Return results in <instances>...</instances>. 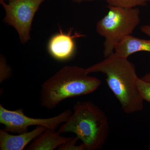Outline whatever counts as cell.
Returning <instances> with one entry per match:
<instances>
[{"instance_id": "6da1fadb", "label": "cell", "mask_w": 150, "mask_h": 150, "mask_svg": "<svg viewBox=\"0 0 150 150\" xmlns=\"http://www.w3.org/2000/svg\"><path fill=\"white\" fill-rule=\"evenodd\" d=\"M86 71L89 74L101 73L105 75L108 86L125 113L132 114L143 110L144 100L137 84L139 78L135 66L128 59L113 53L86 69Z\"/></svg>"}, {"instance_id": "7a4b0ae2", "label": "cell", "mask_w": 150, "mask_h": 150, "mask_svg": "<svg viewBox=\"0 0 150 150\" xmlns=\"http://www.w3.org/2000/svg\"><path fill=\"white\" fill-rule=\"evenodd\" d=\"M101 84V81L89 76L86 69L65 66L42 84L40 105L48 110H53L65 100L92 93Z\"/></svg>"}, {"instance_id": "3957f363", "label": "cell", "mask_w": 150, "mask_h": 150, "mask_svg": "<svg viewBox=\"0 0 150 150\" xmlns=\"http://www.w3.org/2000/svg\"><path fill=\"white\" fill-rule=\"evenodd\" d=\"M73 110L70 118L62 124L58 132L60 134H75L86 150L102 149L110 133V124L105 112L89 100L78 101L74 105Z\"/></svg>"}, {"instance_id": "277c9868", "label": "cell", "mask_w": 150, "mask_h": 150, "mask_svg": "<svg viewBox=\"0 0 150 150\" xmlns=\"http://www.w3.org/2000/svg\"><path fill=\"white\" fill-rule=\"evenodd\" d=\"M107 13L97 23L96 30L104 37L103 55L114 53L116 46L124 38L131 35L140 22L138 8H127L108 6Z\"/></svg>"}, {"instance_id": "5b68a950", "label": "cell", "mask_w": 150, "mask_h": 150, "mask_svg": "<svg viewBox=\"0 0 150 150\" xmlns=\"http://www.w3.org/2000/svg\"><path fill=\"white\" fill-rule=\"evenodd\" d=\"M46 0H9L8 3L0 1L5 11L4 21L13 26L18 33L22 43L30 39L33 18L40 5Z\"/></svg>"}, {"instance_id": "8992f818", "label": "cell", "mask_w": 150, "mask_h": 150, "mask_svg": "<svg viewBox=\"0 0 150 150\" xmlns=\"http://www.w3.org/2000/svg\"><path fill=\"white\" fill-rule=\"evenodd\" d=\"M72 112L71 109H68L51 118H30L24 114L22 108L8 110L1 103L0 123L4 126L5 131L17 134L27 132L28 128L31 126H42L47 129L56 130L69 119Z\"/></svg>"}, {"instance_id": "52a82bcc", "label": "cell", "mask_w": 150, "mask_h": 150, "mask_svg": "<svg viewBox=\"0 0 150 150\" xmlns=\"http://www.w3.org/2000/svg\"><path fill=\"white\" fill-rule=\"evenodd\" d=\"M72 29L67 33H64L61 30L50 38L48 44V52L55 60L64 62L69 60L74 56L76 50L75 38L85 35L77 33L72 35Z\"/></svg>"}, {"instance_id": "ba28073f", "label": "cell", "mask_w": 150, "mask_h": 150, "mask_svg": "<svg viewBox=\"0 0 150 150\" xmlns=\"http://www.w3.org/2000/svg\"><path fill=\"white\" fill-rule=\"evenodd\" d=\"M46 129L43 126H37L32 131L17 135H12L3 129H0V150H23Z\"/></svg>"}, {"instance_id": "9c48e42d", "label": "cell", "mask_w": 150, "mask_h": 150, "mask_svg": "<svg viewBox=\"0 0 150 150\" xmlns=\"http://www.w3.org/2000/svg\"><path fill=\"white\" fill-rule=\"evenodd\" d=\"M70 137L61 136L55 130L46 129L25 148L27 150H53L67 142Z\"/></svg>"}, {"instance_id": "30bf717a", "label": "cell", "mask_w": 150, "mask_h": 150, "mask_svg": "<svg viewBox=\"0 0 150 150\" xmlns=\"http://www.w3.org/2000/svg\"><path fill=\"white\" fill-rule=\"evenodd\" d=\"M141 51L150 52V40L141 39L131 35L123 38L117 44L114 53L119 57L128 59L132 54Z\"/></svg>"}, {"instance_id": "8fae6325", "label": "cell", "mask_w": 150, "mask_h": 150, "mask_svg": "<svg viewBox=\"0 0 150 150\" xmlns=\"http://www.w3.org/2000/svg\"><path fill=\"white\" fill-rule=\"evenodd\" d=\"M108 6L134 8L146 5L150 0H106Z\"/></svg>"}, {"instance_id": "7c38bea8", "label": "cell", "mask_w": 150, "mask_h": 150, "mask_svg": "<svg viewBox=\"0 0 150 150\" xmlns=\"http://www.w3.org/2000/svg\"><path fill=\"white\" fill-rule=\"evenodd\" d=\"M79 139L76 137H71L67 142L59 146V150H86L85 146L81 143V144H77Z\"/></svg>"}, {"instance_id": "4fadbf2b", "label": "cell", "mask_w": 150, "mask_h": 150, "mask_svg": "<svg viewBox=\"0 0 150 150\" xmlns=\"http://www.w3.org/2000/svg\"><path fill=\"white\" fill-rule=\"evenodd\" d=\"M137 84L142 98L150 103V82L146 81L139 78Z\"/></svg>"}, {"instance_id": "5bb4252c", "label": "cell", "mask_w": 150, "mask_h": 150, "mask_svg": "<svg viewBox=\"0 0 150 150\" xmlns=\"http://www.w3.org/2000/svg\"><path fill=\"white\" fill-rule=\"evenodd\" d=\"M0 83L8 79L11 75V69L7 64L6 61L4 57L1 56L0 60Z\"/></svg>"}, {"instance_id": "9a60e30c", "label": "cell", "mask_w": 150, "mask_h": 150, "mask_svg": "<svg viewBox=\"0 0 150 150\" xmlns=\"http://www.w3.org/2000/svg\"><path fill=\"white\" fill-rule=\"evenodd\" d=\"M142 32L150 37V24L145 25L141 27Z\"/></svg>"}, {"instance_id": "2e32d148", "label": "cell", "mask_w": 150, "mask_h": 150, "mask_svg": "<svg viewBox=\"0 0 150 150\" xmlns=\"http://www.w3.org/2000/svg\"><path fill=\"white\" fill-rule=\"evenodd\" d=\"M141 79L143 80L146 81L150 82V73H148V74L145 75Z\"/></svg>"}, {"instance_id": "e0dca14e", "label": "cell", "mask_w": 150, "mask_h": 150, "mask_svg": "<svg viewBox=\"0 0 150 150\" xmlns=\"http://www.w3.org/2000/svg\"><path fill=\"white\" fill-rule=\"evenodd\" d=\"M73 2L77 4L84 2H92L96 1L97 0H71Z\"/></svg>"}, {"instance_id": "ac0fdd59", "label": "cell", "mask_w": 150, "mask_h": 150, "mask_svg": "<svg viewBox=\"0 0 150 150\" xmlns=\"http://www.w3.org/2000/svg\"><path fill=\"white\" fill-rule=\"evenodd\" d=\"M0 1H9V0H0Z\"/></svg>"}, {"instance_id": "d6986e66", "label": "cell", "mask_w": 150, "mask_h": 150, "mask_svg": "<svg viewBox=\"0 0 150 150\" xmlns=\"http://www.w3.org/2000/svg\"><path fill=\"white\" fill-rule=\"evenodd\" d=\"M149 150H150V145L149 146Z\"/></svg>"}]
</instances>
